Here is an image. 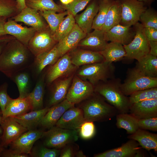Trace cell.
<instances>
[{
	"instance_id": "obj_1",
	"label": "cell",
	"mask_w": 157,
	"mask_h": 157,
	"mask_svg": "<svg viewBox=\"0 0 157 157\" xmlns=\"http://www.w3.org/2000/svg\"><path fill=\"white\" fill-rule=\"evenodd\" d=\"M30 53L27 47L15 38L10 40L0 54V72L10 78L31 67L34 59H31Z\"/></svg>"
},
{
	"instance_id": "obj_2",
	"label": "cell",
	"mask_w": 157,
	"mask_h": 157,
	"mask_svg": "<svg viewBox=\"0 0 157 157\" xmlns=\"http://www.w3.org/2000/svg\"><path fill=\"white\" fill-rule=\"evenodd\" d=\"M121 83L120 78L115 77L101 81L94 86V92L102 96L119 113H128L131 105L129 97L121 89Z\"/></svg>"
},
{
	"instance_id": "obj_3",
	"label": "cell",
	"mask_w": 157,
	"mask_h": 157,
	"mask_svg": "<svg viewBox=\"0 0 157 157\" xmlns=\"http://www.w3.org/2000/svg\"><path fill=\"white\" fill-rule=\"evenodd\" d=\"M106 101L102 96L94 92L89 97L81 102L78 107L82 110L85 120L92 122L104 121L116 115L118 113L117 110Z\"/></svg>"
},
{
	"instance_id": "obj_4",
	"label": "cell",
	"mask_w": 157,
	"mask_h": 157,
	"mask_svg": "<svg viewBox=\"0 0 157 157\" xmlns=\"http://www.w3.org/2000/svg\"><path fill=\"white\" fill-rule=\"evenodd\" d=\"M115 67L113 63L105 61L84 65L78 70L76 76L88 81L94 86L101 81L115 78Z\"/></svg>"
},
{
	"instance_id": "obj_5",
	"label": "cell",
	"mask_w": 157,
	"mask_h": 157,
	"mask_svg": "<svg viewBox=\"0 0 157 157\" xmlns=\"http://www.w3.org/2000/svg\"><path fill=\"white\" fill-rule=\"evenodd\" d=\"M155 87H157V77L147 76L135 67L128 69L126 78L120 85L122 92L126 96L139 90Z\"/></svg>"
},
{
	"instance_id": "obj_6",
	"label": "cell",
	"mask_w": 157,
	"mask_h": 157,
	"mask_svg": "<svg viewBox=\"0 0 157 157\" xmlns=\"http://www.w3.org/2000/svg\"><path fill=\"white\" fill-rule=\"evenodd\" d=\"M78 130L63 129L55 126L44 131L41 138L44 146L51 148L60 149L66 145L77 141Z\"/></svg>"
},
{
	"instance_id": "obj_7",
	"label": "cell",
	"mask_w": 157,
	"mask_h": 157,
	"mask_svg": "<svg viewBox=\"0 0 157 157\" xmlns=\"http://www.w3.org/2000/svg\"><path fill=\"white\" fill-rule=\"evenodd\" d=\"M135 36L129 44L123 46L126 52V58L138 61L149 53V42L145 34L144 27L138 22L133 26Z\"/></svg>"
},
{
	"instance_id": "obj_8",
	"label": "cell",
	"mask_w": 157,
	"mask_h": 157,
	"mask_svg": "<svg viewBox=\"0 0 157 157\" xmlns=\"http://www.w3.org/2000/svg\"><path fill=\"white\" fill-rule=\"evenodd\" d=\"M58 43L48 25L45 28L36 31L29 42L27 48L35 57L50 50Z\"/></svg>"
},
{
	"instance_id": "obj_9",
	"label": "cell",
	"mask_w": 157,
	"mask_h": 157,
	"mask_svg": "<svg viewBox=\"0 0 157 157\" xmlns=\"http://www.w3.org/2000/svg\"><path fill=\"white\" fill-rule=\"evenodd\" d=\"M122 8V18L119 24L131 27L138 22L141 15L147 8L138 0H119Z\"/></svg>"
},
{
	"instance_id": "obj_10",
	"label": "cell",
	"mask_w": 157,
	"mask_h": 157,
	"mask_svg": "<svg viewBox=\"0 0 157 157\" xmlns=\"http://www.w3.org/2000/svg\"><path fill=\"white\" fill-rule=\"evenodd\" d=\"M66 99L74 104L80 103L94 92V86L89 81L77 76H74Z\"/></svg>"
},
{
	"instance_id": "obj_11",
	"label": "cell",
	"mask_w": 157,
	"mask_h": 157,
	"mask_svg": "<svg viewBox=\"0 0 157 157\" xmlns=\"http://www.w3.org/2000/svg\"><path fill=\"white\" fill-rule=\"evenodd\" d=\"M77 68L72 63L68 53L65 54L51 65L46 73L45 79L47 83L50 85L55 80L69 75Z\"/></svg>"
},
{
	"instance_id": "obj_12",
	"label": "cell",
	"mask_w": 157,
	"mask_h": 157,
	"mask_svg": "<svg viewBox=\"0 0 157 157\" xmlns=\"http://www.w3.org/2000/svg\"><path fill=\"white\" fill-rule=\"evenodd\" d=\"M0 126L3 129L1 136V144L4 148L28 131L11 117L3 118Z\"/></svg>"
},
{
	"instance_id": "obj_13",
	"label": "cell",
	"mask_w": 157,
	"mask_h": 157,
	"mask_svg": "<svg viewBox=\"0 0 157 157\" xmlns=\"http://www.w3.org/2000/svg\"><path fill=\"white\" fill-rule=\"evenodd\" d=\"M44 131L36 129L27 131L9 145L11 149L19 152L30 154L34 143L41 138Z\"/></svg>"
},
{
	"instance_id": "obj_14",
	"label": "cell",
	"mask_w": 157,
	"mask_h": 157,
	"mask_svg": "<svg viewBox=\"0 0 157 157\" xmlns=\"http://www.w3.org/2000/svg\"><path fill=\"white\" fill-rule=\"evenodd\" d=\"M85 121L82 109L74 106L64 113L56 126L65 129L78 130Z\"/></svg>"
},
{
	"instance_id": "obj_15",
	"label": "cell",
	"mask_w": 157,
	"mask_h": 157,
	"mask_svg": "<svg viewBox=\"0 0 157 157\" xmlns=\"http://www.w3.org/2000/svg\"><path fill=\"white\" fill-rule=\"evenodd\" d=\"M75 104L66 99L49 107L47 112L40 121L39 126L43 128L49 129L54 126L64 113Z\"/></svg>"
},
{
	"instance_id": "obj_16",
	"label": "cell",
	"mask_w": 157,
	"mask_h": 157,
	"mask_svg": "<svg viewBox=\"0 0 157 157\" xmlns=\"http://www.w3.org/2000/svg\"><path fill=\"white\" fill-rule=\"evenodd\" d=\"M121 146L94 155V157H139L140 152L139 144L136 141L131 139Z\"/></svg>"
},
{
	"instance_id": "obj_17",
	"label": "cell",
	"mask_w": 157,
	"mask_h": 157,
	"mask_svg": "<svg viewBox=\"0 0 157 157\" xmlns=\"http://www.w3.org/2000/svg\"><path fill=\"white\" fill-rule=\"evenodd\" d=\"M86 34L76 23L72 31L57 44L60 58L76 48L79 42Z\"/></svg>"
},
{
	"instance_id": "obj_18",
	"label": "cell",
	"mask_w": 157,
	"mask_h": 157,
	"mask_svg": "<svg viewBox=\"0 0 157 157\" xmlns=\"http://www.w3.org/2000/svg\"><path fill=\"white\" fill-rule=\"evenodd\" d=\"M4 30L6 35L13 36L27 47L36 31L32 27L22 26L13 19L6 21L4 25Z\"/></svg>"
},
{
	"instance_id": "obj_19",
	"label": "cell",
	"mask_w": 157,
	"mask_h": 157,
	"mask_svg": "<svg viewBox=\"0 0 157 157\" xmlns=\"http://www.w3.org/2000/svg\"><path fill=\"white\" fill-rule=\"evenodd\" d=\"M72 64L77 67L83 65L104 61V58L99 52L75 48L68 53Z\"/></svg>"
},
{
	"instance_id": "obj_20",
	"label": "cell",
	"mask_w": 157,
	"mask_h": 157,
	"mask_svg": "<svg viewBox=\"0 0 157 157\" xmlns=\"http://www.w3.org/2000/svg\"><path fill=\"white\" fill-rule=\"evenodd\" d=\"M42 17L38 11L26 6L13 16L12 18L17 22H23L37 31L48 26L44 22Z\"/></svg>"
},
{
	"instance_id": "obj_21",
	"label": "cell",
	"mask_w": 157,
	"mask_h": 157,
	"mask_svg": "<svg viewBox=\"0 0 157 157\" xmlns=\"http://www.w3.org/2000/svg\"><path fill=\"white\" fill-rule=\"evenodd\" d=\"M105 32L101 30H94L87 34L78 46L86 50L100 52L105 49L108 43L105 38Z\"/></svg>"
},
{
	"instance_id": "obj_22",
	"label": "cell",
	"mask_w": 157,
	"mask_h": 157,
	"mask_svg": "<svg viewBox=\"0 0 157 157\" xmlns=\"http://www.w3.org/2000/svg\"><path fill=\"white\" fill-rule=\"evenodd\" d=\"M135 35L134 27L124 26L119 24L106 32H105V38L108 42L119 43L123 46L130 43Z\"/></svg>"
},
{
	"instance_id": "obj_23",
	"label": "cell",
	"mask_w": 157,
	"mask_h": 157,
	"mask_svg": "<svg viewBox=\"0 0 157 157\" xmlns=\"http://www.w3.org/2000/svg\"><path fill=\"white\" fill-rule=\"evenodd\" d=\"M129 112L138 119L157 117V98L133 104L131 105Z\"/></svg>"
},
{
	"instance_id": "obj_24",
	"label": "cell",
	"mask_w": 157,
	"mask_h": 157,
	"mask_svg": "<svg viewBox=\"0 0 157 157\" xmlns=\"http://www.w3.org/2000/svg\"><path fill=\"white\" fill-rule=\"evenodd\" d=\"M60 58L57 50V44L50 50L35 57L31 67L32 68L35 76L37 77L41 74L46 67L53 65Z\"/></svg>"
},
{
	"instance_id": "obj_25",
	"label": "cell",
	"mask_w": 157,
	"mask_h": 157,
	"mask_svg": "<svg viewBox=\"0 0 157 157\" xmlns=\"http://www.w3.org/2000/svg\"><path fill=\"white\" fill-rule=\"evenodd\" d=\"M73 77L72 75L63 79H57L52 83H53L51 89L48 107L59 103L66 99Z\"/></svg>"
},
{
	"instance_id": "obj_26",
	"label": "cell",
	"mask_w": 157,
	"mask_h": 157,
	"mask_svg": "<svg viewBox=\"0 0 157 157\" xmlns=\"http://www.w3.org/2000/svg\"><path fill=\"white\" fill-rule=\"evenodd\" d=\"M47 106L39 110L31 111L20 115L11 117L28 131L36 129L42 119L48 110Z\"/></svg>"
},
{
	"instance_id": "obj_27",
	"label": "cell",
	"mask_w": 157,
	"mask_h": 157,
	"mask_svg": "<svg viewBox=\"0 0 157 157\" xmlns=\"http://www.w3.org/2000/svg\"><path fill=\"white\" fill-rule=\"evenodd\" d=\"M92 1L83 12L74 17L76 24L86 34L92 29L94 19L99 10V3Z\"/></svg>"
},
{
	"instance_id": "obj_28",
	"label": "cell",
	"mask_w": 157,
	"mask_h": 157,
	"mask_svg": "<svg viewBox=\"0 0 157 157\" xmlns=\"http://www.w3.org/2000/svg\"><path fill=\"white\" fill-rule=\"evenodd\" d=\"M31 111H32V106L28 95L24 98L12 99L1 114L3 117L5 118L16 116Z\"/></svg>"
},
{
	"instance_id": "obj_29",
	"label": "cell",
	"mask_w": 157,
	"mask_h": 157,
	"mask_svg": "<svg viewBox=\"0 0 157 157\" xmlns=\"http://www.w3.org/2000/svg\"><path fill=\"white\" fill-rule=\"evenodd\" d=\"M139 143L142 147L149 151L153 150L157 151V134L138 129L134 133L128 137Z\"/></svg>"
},
{
	"instance_id": "obj_30",
	"label": "cell",
	"mask_w": 157,
	"mask_h": 157,
	"mask_svg": "<svg viewBox=\"0 0 157 157\" xmlns=\"http://www.w3.org/2000/svg\"><path fill=\"white\" fill-rule=\"evenodd\" d=\"M99 53L103 56L104 61L109 63L120 60L126 56L124 46L114 42L108 43L105 49Z\"/></svg>"
},
{
	"instance_id": "obj_31",
	"label": "cell",
	"mask_w": 157,
	"mask_h": 157,
	"mask_svg": "<svg viewBox=\"0 0 157 157\" xmlns=\"http://www.w3.org/2000/svg\"><path fill=\"white\" fill-rule=\"evenodd\" d=\"M45 75L46 73H44L39 77L33 90L28 95L31 103L32 111L43 108Z\"/></svg>"
},
{
	"instance_id": "obj_32",
	"label": "cell",
	"mask_w": 157,
	"mask_h": 157,
	"mask_svg": "<svg viewBox=\"0 0 157 157\" xmlns=\"http://www.w3.org/2000/svg\"><path fill=\"white\" fill-rule=\"evenodd\" d=\"M122 18V8L119 0H114L109 7L104 23L101 29L106 32L119 24Z\"/></svg>"
},
{
	"instance_id": "obj_33",
	"label": "cell",
	"mask_w": 157,
	"mask_h": 157,
	"mask_svg": "<svg viewBox=\"0 0 157 157\" xmlns=\"http://www.w3.org/2000/svg\"><path fill=\"white\" fill-rule=\"evenodd\" d=\"M135 67L147 76L157 77V56L148 53L138 61Z\"/></svg>"
},
{
	"instance_id": "obj_34",
	"label": "cell",
	"mask_w": 157,
	"mask_h": 157,
	"mask_svg": "<svg viewBox=\"0 0 157 157\" xmlns=\"http://www.w3.org/2000/svg\"><path fill=\"white\" fill-rule=\"evenodd\" d=\"M25 70L19 72L10 78L16 84L20 98L27 96L30 92L31 78L29 74Z\"/></svg>"
},
{
	"instance_id": "obj_35",
	"label": "cell",
	"mask_w": 157,
	"mask_h": 157,
	"mask_svg": "<svg viewBox=\"0 0 157 157\" xmlns=\"http://www.w3.org/2000/svg\"><path fill=\"white\" fill-rule=\"evenodd\" d=\"M116 120L117 127L125 129L128 134L134 133L139 129L138 119L130 114L119 113L116 115Z\"/></svg>"
},
{
	"instance_id": "obj_36",
	"label": "cell",
	"mask_w": 157,
	"mask_h": 157,
	"mask_svg": "<svg viewBox=\"0 0 157 157\" xmlns=\"http://www.w3.org/2000/svg\"><path fill=\"white\" fill-rule=\"evenodd\" d=\"M40 14L46 20L53 34L56 32L59 25L69 13L67 11L56 13L52 10L38 11Z\"/></svg>"
},
{
	"instance_id": "obj_37",
	"label": "cell",
	"mask_w": 157,
	"mask_h": 157,
	"mask_svg": "<svg viewBox=\"0 0 157 157\" xmlns=\"http://www.w3.org/2000/svg\"><path fill=\"white\" fill-rule=\"evenodd\" d=\"M114 0H100L99 3V10L92 26L94 30H101L104 23L108 9Z\"/></svg>"
},
{
	"instance_id": "obj_38",
	"label": "cell",
	"mask_w": 157,
	"mask_h": 157,
	"mask_svg": "<svg viewBox=\"0 0 157 157\" xmlns=\"http://www.w3.org/2000/svg\"><path fill=\"white\" fill-rule=\"evenodd\" d=\"M26 6L38 11L52 10L58 12H63L61 5L56 3L53 0H25Z\"/></svg>"
},
{
	"instance_id": "obj_39",
	"label": "cell",
	"mask_w": 157,
	"mask_h": 157,
	"mask_svg": "<svg viewBox=\"0 0 157 157\" xmlns=\"http://www.w3.org/2000/svg\"><path fill=\"white\" fill-rule=\"evenodd\" d=\"M75 24L74 17L69 13L53 34L55 39L58 42L60 41L72 31Z\"/></svg>"
},
{
	"instance_id": "obj_40",
	"label": "cell",
	"mask_w": 157,
	"mask_h": 157,
	"mask_svg": "<svg viewBox=\"0 0 157 157\" xmlns=\"http://www.w3.org/2000/svg\"><path fill=\"white\" fill-rule=\"evenodd\" d=\"M129 96V97L131 105L139 102L157 98V87L139 90Z\"/></svg>"
},
{
	"instance_id": "obj_41",
	"label": "cell",
	"mask_w": 157,
	"mask_h": 157,
	"mask_svg": "<svg viewBox=\"0 0 157 157\" xmlns=\"http://www.w3.org/2000/svg\"><path fill=\"white\" fill-rule=\"evenodd\" d=\"M144 27H149L157 29V13L153 8H147L141 15L139 19Z\"/></svg>"
},
{
	"instance_id": "obj_42",
	"label": "cell",
	"mask_w": 157,
	"mask_h": 157,
	"mask_svg": "<svg viewBox=\"0 0 157 157\" xmlns=\"http://www.w3.org/2000/svg\"><path fill=\"white\" fill-rule=\"evenodd\" d=\"M19 12L15 0H0V17L8 18L14 16Z\"/></svg>"
},
{
	"instance_id": "obj_43",
	"label": "cell",
	"mask_w": 157,
	"mask_h": 157,
	"mask_svg": "<svg viewBox=\"0 0 157 157\" xmlns=\"http://www.w3.org/2000/svg\"><path fill=\"white\" fill-rule=\"evenodd\" d=\"M60 151V149L40 146L32 149L29 154L33 157H56L59 156Z\"/></svg>"
},
{
	"instance_id": "obj_44",
	"label": "cell",
	"mask_w": 157,
	"mask_h": 157,
	"mask_svg": "<svg viewBox=\"0 0 157 157\" xmlns=\"http://www.w3.org/2000/svg\"><path fill=\"white\" fill-rule=\"evenodd\" d=\"M92 0H73L72 2L68 4L61 5L63 9L74 17L78 13L83 10L90 1Z\"/></svg>"
},
{
	"instance_id": "obj_45",
	"label": "cell",
	"mask_w": 157,
	"mask_h": 157,
	"mask_svg": "<svg viewBox=\"0 0 157 157\" xmlns=\"http://www.w3.org/2000/svg\"><path fill=\"white\" fill-rule=\"evenodd\" d=\"M95 131L93 122L85 121L78 129V135L83 139L88 140L94 136Z\"/></svg>"
},
{
	"instance_id": "obj_46",
	"label": "cell",
	"mask_w": 157,
	"mask_h": 157,
	"mask_svg": "<svg viewBox=\"0 0 157 157\" xmlns=\"http://www.w3.org/2000/svg\"><path fill=\"white\" fill-rule=\"evenodd\" d=\"M139 129L153 131H157V117L138 119Z\"/></svg>"
},
{
	"instance_id": "obj_47",
	"label": "cell",
	"mask_w": 157,
	"mask_h": 157,
	"mask_svg": "<svg viewBox=\"0 0 157 157\" xmlns=\"http://www.w3.org/2000/svg\"><path fill=\"white\" fill-rule=\"evenodd\" d=\"M8 84L5 82L0 85V108L1 113L3 112L12 99L8 94Z\"/></svg>"
},
{
	"instance_id": "obj_48",
	"label": "cell",
	"mask_w": 157,
	"mask_h": 157,
	"mask_svg": "<svg viewBox=\"0 0 157 157\" xmlns=\"http://www.w3.org/2000/svg\"><path fill=\"white\" fill-rule=\"evenodd\" d=\"M73 143L68 144L62 147L61 149L59 157H75V153L77 150L74 149L72 144Z\"/></svg>"
},
{
	"instance_id": "obj_49",
	"label": "cell",
	"mask_w": 157,
	"mask_h": 157,
	"mask_svg": "<svg viewBox=\"0 0 157 157\" xmlns=\"http://www.w3.org/2000/svg\"><path fill=\"white\" fill-rule=\"evenodd\" d=\"M27 154L22 153L12 149H4L1 157H28Z\"/></svg>"
},
{
	"instance_id": "obj_50",
	"label": "cell",
	"mask_w": 157,
	"mask_h": 157,
	"mask_svg": "<svg viewBox=\"0 0 157 157\" xmlns=\"http://www.w3.org/2000/svg\"><path fill=\"white\" fill-rule=\"evenodd\" d=\"M144 31L149 41H157V29L151 27H144Z\"/></svg>"
},
{
	"instance_id": "obj_51",
	"label": "cell",
	"mask_w": 157,
	"mask_h": 157,
	"mask_svg": "<svg viewBox=\"0 0 157 157\" xmlns=\"http://www.w3.org/2000/svg\"><path fill=\"white\" fill-rule=\"evenodd\" d=\"M149 54L157 56V41H149Z\"/></svg>"
},
{
	"instance_id": "obj_52",
	"label": "cell",
	"mask_w": 157,
	"mask_h": 157,
	"mask_svg": "<svg viewBox=\"0 0 157 157\" xmlns=\"http://www.w3.org/2000/svg\"><path fill=\"white\" fill-rule=\"evenodd\" d=\"M7 18L0 17V37L6 35L4 30V25L6 22Z\"/></svg>"
},
{
	"instance_id": "obj_53",
	"label": "cell",
	"mask_w": 157,
	"mask_h": 157,
	"mask_svg": "<svg viewBox=\"0 0 157 157\" xmlns=\"http://www.w3.org/2000/svg\"><path fill=\"white\" fill-rule=\"evenodd\" d=\"M17 7L19 13L26 6L25 0H16Z\"/></svg>"
},
{
	"instance_id": "obj_54",
	"label": "cell",
	"mask_w": 157,
	"mask_h": 157,
	"mask_svg": "<svg viewBox=\"0 0 157 157\" xmlns=\"http://www.w3.org/2000/svg\"><path fill=\"white\" fill-rule=\"evenodd\" d=\"M14 38L12 36H7V35L0 37V43L9 41Z\"/></svg>"
},
{
	"instance_id": "obj_55",
	"label": "cell",
	"mask_w": 157,
	"mask_h": 157,
	"mask_svg": "<svg viewBox=\"0 0 157 157\" xmlns=\"http://www.w3.org/2000/svg\"><path fill=\"white\" fill-rule=\"evenodd\" d=\"M75 157H85L83 152L81 150H77L75 153Z\"/></svg>"
},
{
	"instance_id": "obj_56",
	"label": "cell",
	"mask_w": 157,
	"mask_h": 157,
	"mask_svg": "<svg viewBox=\"0 0 157 157\" xmlns=\"http://www.w3.org/2000/svg\"><path fill=\"white\" fill-rule=\"evenodd\" d=\"M139 1L143 2L147 6L150 5L154 0H138Z\"/></svg>"
},
{
	"instance_id": "obj_57",
	"label": "cell",
	"mask_w": 157,
	"mask_h": 157,
	"mask_svg": "<svg viewBox=\"0 0 157 157\" xmlns=\"http://www.w3.org/2000/svg\"><path fill=\"white\" fill-rule=\"evenodd\" d=\"M62 4L67 5L73 1V0H60Z\"/></svg>"
},
{
	"instance_id": "obj_58",
	"label": "cell",
	"mask_w": 157,
	"mask_h": 157,
	"mask_svg": "<svg viewBox=\"0 0 157 157\" xmlns=\"http://www.w3.org/2000/svg\"><path fill=\"white\" fill-rule=\"evenodd\" d=\"M8 42H4L0 43V54Z\"/></svg>"
},
{
	"instance_id": "obj_59",
	"label": "cell",
	"mask_w": 157,
	"mask_h": 157,
	"mask_svg": "<svg viewBox=\"0 0 157 157\" xmlns=\"http://www.w3.org/2000/svg\"><path fill=\"white\" fill-rule=\"evenodd\" d=\"M1 135H0V157H1L2 152L4 149V147L2 146L1 144Z\"/></svg>"
},
{
	"instance_id": "obj_60",
	"label": "cell",
	"mask_w": 157,
	"mask_h": 157,
	"mask_svg": "<svg viewBox=\"0 0 157 157\" xmlns=\"http://www.w3.org/2000/svg\"><path fill=\"white\" fill-rule=\"evenodd\" d=\"M3 120V117L2 116L1 112H0V125L1 124Z\"/></svg>"
},
{
	"instance_id": "obj_61",
	"label": "cell",
	"mask_w": 157,
	"mask_h": 157,
	"mask_svg": "<svg viewBox=\"0 0 157 157\" xmlns=\"http://www.w3.org/2000/svg\"><path fill=\"white\" fill-rule=\"evenodd\" d=\"M3 133V129L1 126H0V135H1Z\"/></svg>"
},
{
	"instance_id": "obj_62",
	"label": "cell",
	"mask_w": 157,
	"mask_h": 157,
	"mask_svg": "<svg viewBox=\"0 0 157 157\" xmlns=\"http://www.w3.org/2000/svg\"><path fill=\"white\" fill-rule=\"evenodd\" d=\"M28 0V1H33V0Z\"/></svg>"
}]
</instances>
